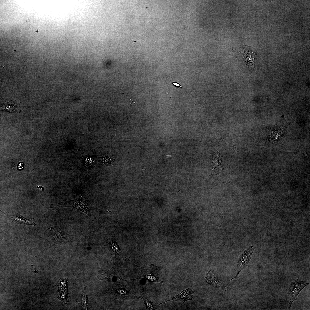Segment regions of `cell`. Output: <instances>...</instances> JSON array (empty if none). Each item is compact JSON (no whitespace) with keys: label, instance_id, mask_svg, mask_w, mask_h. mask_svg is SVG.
Instances as JSON below:
<instances>
[{"label":"cell","instance_id":"1","mask_svg":"<svg viewBox=\"0 0 310 310\" xmlns=\"http://www.w3.org/2000/svg\"><path fill=\"white\" fill-rule=\"evenodd\" d=\"M141 276L147 282L163 283L160 269L153 264L143 267Z\"/></svg>","mask_w":310,"mask_h":310},{"label":"cell","instance_id":"2","mask_svg":"<svg viewBox=\"0 0 310 310\" xmlns=\"http://www.w3.org/2000/svg\"><path fill=\"white\" fill-rule=\"evenodd\" d=\"M59 206L60 208L66 207L73 208L87 215H88L90 209L88 200L86 198L81 195L74 199L60 203Z\"/></svg>","mask_w":310,"mask_h":310},{"label":"cell","instance_id":"3","mask_svg":"<svg viewBox=\"0 0 310 310\" xmlns=\"http://www.w3.org/2000/svg\"><path fill=\"white\" fill-rule=\"evenodd\" d=\"M309 282L302 281L297 279L291 283L289 287V292L291 298L288 307L289 309L292 303L297 299L301 290L306 286L309 284Z\"/></svg>","mask_w":310,"mask_h":310},{"label":"cell","instance_id":"4","mask_svg":"<svg viewBox=\"0 0 310 310\" xmlns=\"http://www.w3.org/2000/svg\"><path fill=\"white\" fill-rule=\"evenodd\" d=\"M238 49L242 62L253 67L255 53L252 48L247 45H243L239 47Z\"/></svg>","mask_w":310,"mask_h":310},{"label":"cell","instance_id":"5","mask_svg":"<svg viewBox=\"0 0 310 310\" xmlns=\"http://www.w3.org/2000/svg\"><path fill=\"white\" fill-rule=\"evenodd\" d=\"M254 250V247L251 246L241 254L237 263V273L235 277L230 280L229 281L235 278L241 271L247 266L251 259Z\"/></svg>","mask_w":310,"mask_h":310},{"label":"cell","instance_id":"6","mask_svg":"<svg viewBox=\"0 0 310 310\" xmlns=\"http://www.w3.org/2000/svg\"><path fill=\"white\" fill-rule=\"evenodd\" d=\"M214 270L210 269L206 275V281L207 283L216 288L220 287L223 289L226 288L225 283L216 276Z\"/></svg>","mask_w":310,"mask_h":310},{"label":"cell","instance_id":"7","mask_svg":"<svg viewBox=\"0 0 310 310\" xmlns=\"http://www.w3.org/2000/svg\"><path fill=\"white\" fill-rule=\"evenodd\" d=\"M194 292L193 290L189 288L183 290L181 293L174 297H170V299L160 304L170 301H177L184 303L187 300L192 299Z\"/></svg>","mask_w":310,"mask_h":310},{"label":"cell","instance_id":"8","mask_svg":"<svg viewBox=\"0 0 310 310\" xmlns=\"http://www.w3.org/2000/svg\"><path fill=\"white\" fill-rule=\"evenodd\" d=\"M49 230L53 232L54 240L57 243H62L67 239V237L70 235L62 231L59 226L51 228Z\"/></svg>","mask_w":310,"mask_h":310},{"label":"cell","instance_id":"9","mask_svg":"<svg viewBox=\"0 0 310 310\" xmlns=\"http://www.w3.org/2000/svg\"><path fill=\"white\" fill-rule=\"evenodd\" d=\"M1 212L15 222L24 225H33L34 226L36 225V224L34 222V218H32L31 220H30L23 217L18 213H17L15 215H9L2 211Z\"/></svg>","mask_w":310,"mask_h":310},{"label":"cell","instance_id":"10","mask_svg":"<svg viewBox=\"0 0 310 310\" xmlns=\"http://www.w3.org/2000/svg\"><path fill=\"white\" fill-rule=\"evenodd\" d=\"M0 109L16 113H20L21 111L19 105L13 101L1 105Z\"/></svg>","mask_w":310,"mask_h":310},{"label":"cell","instance_id":"11","mask_svg":"<svg viewBox=\"0 0 310 310\" xmlns=\"http://www.w3.org/2000/svg\"><path fill=\"white\" fill-rule=\"evenodd\" d=\"M129 291L128 290H127L126 289L124 288L123 289H117V288H115L113 290L112 292V294L115 297H116L117 299L119 296V299H120L121 297L122 298H126V299H129L133 298L135 297H133V296H131L130 292H129Z\"/></svg>","mask_w":310,"mask_h":310},{"label":"cell","instance_id":"12","mask_svg":"<svg viewBox=\"0 0 310 310\" xmlns=\"http://www.w3.org/2000/svg\"><path fill=\"white\" fill-rule=\"evenodd\" d=\"M98 160L99 162L107 166L113 165L115 163V158L112 156L99 157Z\"/></svg>","mask_w":310,"mask_h":310},{"label":"cell","instance_id":"13","mask_svg":"<svg viewBox=\"0 0 310 310\" xmlns=\"http://www.w3.org/2000/svg\"><path fill=\"white\" fill-rule=\"evenodd\" d=\"M98 278L101 280L112 282L114 280V276L113 274L112 270H111L104 274L99 275Z\"/></svg>","mask_w":310,"mask_h":310},{"label":"cell","instance_id":"14","mask_svg":"<svg viewBox=\"0 0 310 310\" xmlns=\"http://www.w3.org/2000/svg\"><path fill=\"white\" fill-rule=\"evenodd\" d=\"M144 300L147 308L149 310H154L160 305L155 303L149 298H146Z\"/></svg>","mask_w":310,"mask_h":310},{"label":"cell","instance_id":"15","mask_svg":"<svg viewBox=\"0 0 310 310\" xmlns=\"http://www.w3.org/2000/svg\"><path fill=\"white\" fill-rule=\"evenodd\" d=\"M82 164L84 168L89 169L94 165V160L91 157H87L84 159Z\"/></svg>","mask_w":310,"mask_h":310},{"label":"cell","instance_id":"16","mask_svg":"<svg viewBox=\"0 0 310 310\" xmlns=\"http://www.w3.org/2000/svg\"><path fill=\"white\" fill-rule=\"evenodd\" d=\"M62 291L61 292L59 298H60L61 300H62L63 302H66L68 297L67 288Z\"/></svg>","mask_w":310,"mask_h":310},{"label":"cell","instance_id":"17","mask_svg":"<svg viewBox=\"0 0 310 310\" xmlns=\"http://www.w3.org/2000/svg\"><path fill=\"white\" fill-rule=\"evenodd\" d=\"M68 282V280L66 278L61 280L59 282V289H61L64 288H67V284Z\"/></svg>","mask_w":310,"mask_h":310},{"label":"cell","instance_id":"18","mask_svg":"<svg viewBox=\"0 0 310 310\" xmlns=\"http://www.w3.org/2000/svg\"><path fill=\"white\" fill-rule=\"evenodd\" d=\"M24 167L23 163L21 162H19L17 165V168L20 171L22 170Z\"/></svg>","mask_w":310,"mask_h":310},{"label":"cell","instance_id":"19","mask_svg":"<svg viewBox=\"0 0 310 310\" xmlns=\"http://www.w3.org/2000/svg\"><path fill=\"white\" fill-rule=\"evenodd\" d=\"M172 83L174 86H175L177 88L182 87V86H181L180 84L178 83L175 82H173Z\"/></svg>","mask_w":310,"mask_h":310},{"label":"cell","instance_id":"20","mask_svg":"<svg viewBox=\"0 0 310 310\" xmlns=\"http://www.w3.org/2000/svg\"><path fill=\"white\" fill-rule=\"evenodd\" d=\"M136 42V41L132 40V43L133 44H134Z\"/></svg>","mask_w":310,"mask_h":310}]
</instances>
